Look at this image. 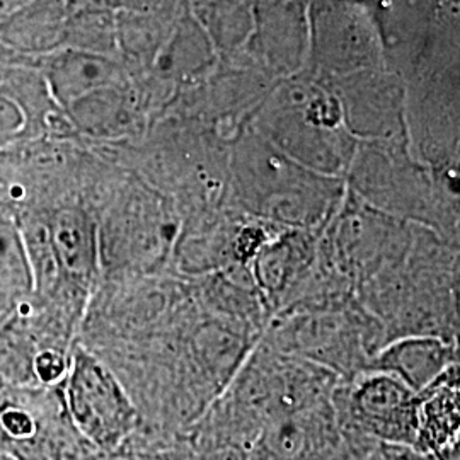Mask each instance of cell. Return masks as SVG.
<instances>
[{"instance_id": "cell-1", "label": "cell", "mask_w": 460, "mask_h": 460, "mask_svg": "<svg viewBox=\"0 0 460 460\" xmlns=\"http://www.w3.org/2000/svg\"><path fill=\"white\" fill-rule=\"evenodd\" d=\"M340 380L317 363L275 346L256 345L191 428V444L195 448L235 445L247 450L270 423L331 397Z\"/></svg>"}, {"instance_id": "cell-2", "label": "cell", "mask_w": 460, "mask_h": 460, "mask_svg": "<svg viewBox=\"0 0 460 460\" xmlns=\"http://www.w3.org/2000/svg\"><path fill=\"white\" fill-rule=\"evenodd\" d=\"M0 445L17 460H102L74 427L62 384L0 391Z\"/></svg>"}, {"instance_id": "cell-3", "label": "cell", "mask_w": 460, "mask_h": 460, "mask_svg": "<svg viewBox=\"0 0 460 460\" xmlns=\"http://www.w3.org/2000/svg\"><path fill=\"white\" fill-rule=\"evenodd\" d=\"M62 394L74 427L104 457L118 452L142 425L123 382L85 346H72Z\"/></svg>"}, {"instance_id": "cell-4", "label": "cell", "mask_w": 460, "mask_h": 460, "mask_svg": "<svg viewBox=\"0 0 460 460\" xmlns=\"http://www.w3.org/2000/svg\"><path fill=\"white\" fill-rule=\"evenodd\" d=\"M332 402L346 435L374 444L416 445L418 393L394 376L365 370L341 378Z\"/></svg>"}, {"instance_id": "cell-5", "label": "cell", "mask_w": 460, "mask_h": 460, "mask_svg": "<svg viewBox=\"0 0 460 460\" xmlns=\"http://www.w3.org/2000/svg\"><path fill=\"white\" fill-rule=\"evenodd\" d=\"M376 447L346 435L331 395L263 428L247 456L251 460H363Z\"/></svg>"}, {"instance_id": "cell-6", "label": "cell", "mask_w": 460, "mask_h": 460, "mask_svg": "<svg viewBox=\"0 0 460 460\" xmlns=\"http://www.w3.org/2000/svg\"><path fill=\"white\" fill-rule=\"evenodd\" d=\"M459 365L418 393V438L412 448L440 460H459Z\"/></svg>"}, {"instance_id": "cell-7", "label": "cell", "mask_w": 460, "mask_h": 460, "mask_svg": "<svg viewBox=\"0 0 460 460\" xmlns=\"http://www.w3.org/2000/svg\"><path fill=\"white\" fill-rule=\"evenodd\" d=\"M459 365L457 345L440 336H406L378 349L372 368L402 380L421 393L450 367Z\"/></svg>"}, {"instance_id": "cell-8", "label": "cell", "mask_w": 460, "mask_h": 460, "mask_svg": "<svg viewBox=\"0 0 460 460\" xmlns=\"http://www.w3.org/2000/svg\"><path fill=\"white\" fill-rule=\"evenodd\" d=\"M195 448V447H193ZM195 460H251L246 448L235 445H214L195 448Z\"/></svg>"}, {"instance_id": "cell-9", "label": "cell", "mask_w": 460, "mask_h": 460, "mask_svg": "<svg viewBox=\"0 0 460 460\" xmlns=\"http://www.w3.org/2000/svg\"><path fill=\"white\" fill-rule=\"evenodd\" d=\"M385 450L389 454L391 460H440L433 454L416 450L412 447H404V445H385Z\"/></svg>"}, {"instance_id": "cell-10", "label": "cell", "mask_w": 460, "mask_h": 460, "mask_svg": "<svg viewBox=\"0 0 460 460\" xmlns=\"http://www.w3.org/2000/svg\"><path fill=\"white\" fill-rule=\"evenodd\" d=\"M363 460H391L389 459V454L385 450V445L380 444L365 457Z\"/></svg>"}, {"instance_id": "cell-11", "label": "cell", "mask_w": 460, "mask_h": 460, "mask_svg": "<svg viewBox=\"0 0 460 460\" xmlns=\"http://www.w3.org/2000/svg\"><path fill=\"white\" fill-rule=\"evenodd\" d=\"M0 460H17L14 456H11L2 445H0Z\"/></svg>"}]
</instances>
